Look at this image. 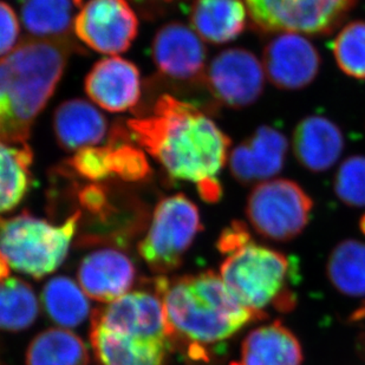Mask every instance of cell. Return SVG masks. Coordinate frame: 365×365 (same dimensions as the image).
<instances>
[{
  "label": "cell",
  "instance_id": "ba28073f",
  "mask_svg": "<svg viewBox=\"0 0 365 365\" xmlns=\"http://www.w3.org/2000/svg\"><path fill=\"white\" fill-rule=\"evenodd\" d=\"M252 24L262 32L329 35L338 28L356 0H244Z\"/></svg>",
  "mask_w": 365,
  "mask_h": 365
},
{
  "label": "cell",
  "instance_id": "e575fe53",
  "mask_svg": "<svg viewBox=\"0 0 365 365\" xmlns=\"http://www.w3.org/2000/svg\"><path fill=\"white\" fill-rule=\"evenodd\" d=\"M10 269V265L7 264L6 259L4 258L3 255L0 253V282L9 278Z\"/></svg>",
  "mask_w": 365,
  "mask_h": 365
},
{
  "label": "cell",
  "instance_id": "2e32d148",
  "mask_svg": "<svg viewBox=\"0 0 365 365\" xmlns=\"http://www.w3.org/2000/svg\"><path fill=\"white\" fill-rule=\"evenodd\" d=\"M77 276L86 296L108 304L128 293L134 283L136 269L123 252L103 248L83 259Z\"/></svg>",
  "mask_w": 365,
  "mask_h": 365
},
{
  "label": "cell",
  "instance_id": "484cf974",
  "mask_svg": "<svg viewBox=\"0 0 365 365\" xmlns=\"http://www.w3.org/2000/svg\"><path fill=\"white\" fill-rule=\"evenodd\" d=\"M327 273L338 292L365 297V242L354 239L339 242L329 257Z\"/></svg>",
  "mask_w": 365,
  "mask_h": 365
},
{
  "label": "cell",
  "instance_id": "52a82bcc",
  "mask_svg": "<svg viewBox=\"0 0 365 365\" xmlns=\"http://www.w3.org/2000/svg\"><path fill=\"white\" fill-rule=\"evenodd\" d=\"M314 202L292 180L272 179L258 183L248 195L246 215L262 238L289 242L305 230Z\"/></svg>",
  "mask_w": 365,
  "mask_h": 365
},
{
  "label": "cell",
  "instance_id": "8fae6325",
  "mask_svg": "<svg viewBox=\"0 0 365 365\" xmlns=\"http://www.w3.org/2000/svg\"><path fill=\"white\" fill-rule=\"evenodd\" d=\"M265 80L262 63L255 53L246 48H230L210 61L203 82L219 103L242 109L262 96Z\"/></svg>",
  "mask_w": 365,
  "mask_h": 365
},
{
  "label": "cell",
  "instance_id": "cb8c5ba5",
  "mask_svg": "<svg viewBox=\"0 0 365 365\" xmlns=\"http://www.w3.org/2000/svg\"><path fill=\"white\" fill-rule=\"evenodd\" d=\"M26 365H89V352L71 331L50 329L29 345Z\"/></svg>",
  "mask_w": 365,
  "mask_h": 365
},
{
  "label": "cell",
  "instance_id": "d6986e66",
  "mask_svg": "<svg viewBox=\"0 0 365 365\" xmlns=\"http://www.w3.org/2000/svg\"><path fill=\"white\" fill-rule=\"evenodd\" d=\"M244 0H194L190 24L203 41L227 44L238 38L247 23Z\"/></svg>",
  "mask_w": 365,
  "mask_h": 365
},
{
  "label": "cell",
  "instance_id": "f1b7e54d",
  "mask_svg": "<svg viewBox=\"0 0 365 365\" xmlns=\"http://www.w3.org/2000/svg\"><path fill=\"white\" fill-rule=\"evenodd\" d=\"M334 56L345 75L365 81V21H350L341 28L334 41Z\"/></svg>",
  "mask_w": 365,
  "mask_h": 365
},
{
  "label": "cell",
  "instance_id": "44dd1931",
  "mask_svg": "<svg viewBox=\"0 0 365 365\" xmlns=\"http://www.w3.org/2000/svg\"><path fill=\"white\" fill-rule=\"evenodd\" d=\"M90 341L102 365H165L172 346L134 341L91 323Z\"/></svg>",
  "mask_w": 365,
  "mask_h": 365
},
{
  "label": "cell",
  "instance_id": "7402d4cb",
  "mask_svg": "<svg viewBox=\"0 0 365 365\" xmlns=\"http://www.w3.org/2000/svg\"><path fill=\"white\" fill-rule=\"evenodd\" d=\"M82 7L83 0H23L21 24L29 37L66 38Z\"/></svg>",
  "mask_w": 365,
  "mask_h": 365
},
{
  "label": "cell",
  "instance_id": "e0dca14e",
  "mask_svg": "<svg viewBox=\"0 0 365 365\" xmlns=\"http://www.w3.org/2000/svg\"><path fill=\"white\" fill-rule=\"evenodd\" d=\"M344 143L341 128L319 115L303 118L293 131V154L310 172H327L332 168L343 154Z\"/></svg>",
  "mask_w": 365,
  "mask_h": 365
},
{
  "label": "cell",
  "instance_id": "d4e9b609",
  "mask_svg": "<svg viewBox=\"0 0 365 365\" xmlns=\"http://www.w3.org/2000/svg\"><path fill=\"white\" fill-rule=\"evenodd\" d=\"M41 302L48 317L63 327H76L90 314V302L81 285L68 277H55L44 286Z\"/></svg>",
  "mask_w": 365,
  "mask_h": 365
},
{
  "label": "cell",
  "instance_id": "4dcf8cb0",
  "mask_svg": "<svg viewBox=\"0 0 365 365\" xmlns=\"http://www.w3.org/2000/svg\"><path fill=\"white\" fill-rule=\"evenodd\" d=\"M68 165L83 179L90 181H101L113 176L109 145L80 149L71 156Z\"/></svg>",
  "mask_w": 365,
  "mask_h": 365
},
{
  "label": "cell",
  "instance_id": "603a6c76",
  "mask_svg": "<svg viewBox=\"0 0 365 365\" xmlns=\"http://www.w3.org/2000/svg\"><path fill=\"white\" fill-rule=\"evenodd\" d=\"M34 152L28 145L0 143V214L14 210L32 185Z\"/></svg>",
  "mask_w": 365,
  "mask_h": 365
},
{
  "label": "cell",
  "instance_id": "277c9868",
  "mask_svg": "<svg viewBox=\"0 0 365 365\" xmlns=\"http://www.w3.org/2000/svg\"><path fill=\"white\" fill-rule=\"evenodd\" d=\"M296 273V265L284 253L251 240L227 255L220 267L221 279L232 294L260 314L269 307L280 312L292 310Z\"/></svg>",
  "mask_w": 365,
  "mask_h": 365
},
{
  "label": "cell",
  "instance_id": "5bb4252c",
  "mask_svg": "<svg viewBox=\"0 0 365 365\" xmlns=\"http://www.w3.org/2000/svg\"><path fill=\"white\" fill-rule=\"evenodd\" d=\"M287 152L285 135L262 125L230 153V172L242 185L265 182L282 172Z\"/></svg>",
  "mask_w": 365,
  "mask_h": 365
},
{
  "label": "cell",
  "instance_id": "ac0fdd59",
  "mask_svg": "<svg viewBox=\"0 0 365 365\" xmlns=\"http://www.w3.org/2000/svg\"><path fill=\"white\" fill-rule=\"evenodd\" d=\"M53 131L58 145L68 152L100 145L107 138L108 121L88 101H66L53 114Z\"/></svg>",
  "mask_w": 365,
  "mask_h": 365
},
{
  "label": "cell",
  "instance_id": "8992f818",
  "mask_svg": "<svg viewBox=\"0 0 365 365\" xmlns=\"http://www.w3.org/2000/svg\"><path fill=\"white\" fill-rule=\"evenodd\" d=\"M201 230L197 205L183 194L170 195L158 203L138 251L154 272H170L181 265Z\"/></svg>",
  "mask_w": 365,
  "mask_h": 365
},
{
  "label": "cell",
  "instance_id": "7a4b0ae2",
  "mask_svg": "<svg viewBox=\"0 0 365 365\" xmlns=\"http://www.w3.org/2000/svg\"><path fill=\"white\" fill-rule=\"evenodd\" d=\"M75 48L70 37H26L0 58V143L28 145Z\"/></svg>",
  "mask_w": 365,
  "mask_h": 365
},
{
  "label": "cell",
  "instance_id": "8d00e7d4",
  "mask_svg": "<svg viewBox=\"0 0 365 365\" xmlns=\"http://www.w3.org/2000/svg\"><path fill=\"white\" fill-rule=\"evenodd\" d=\"M165 1H172V0H165Z\"/></svg>",
  "mask_w": 365,
  "mask_h": 365
},
{
  "label": "cell",
  "instance_id": "6da1fadb",
  "mask_svg": "<svg viewBox=\"0 0 365 365\" xmlns=\"http://www.w3.org/2000/svg\"><path fill=\"white\" fill-rule=\"evenodd\" d=\"M127 128L172 179L194 183L207 202L220 200L219 175L228 161L231 138L197 106L163 95L152 114L128 120Z\"/></svg>",
  "mask_w": 365,
  "mask_h": 365
},
{
  "label": "cell",
  "instance_id": "4fadbf2b",
  "mask_svg": "<svg viewBox=\"0 0 365 365\" xmlns=\"http://www.w3.org/2000/svg\"><path fill=\"white\" fill-rule=\"evenodd\" d=\"M322 58L304 35L284 32L269 39L262 52L266 77L277 88L300 90L316 80Z\"/></svg>",
  "mask_w": 365,
  "mask_h": 365
},
{
  "label": "cell",
  "instance_id": "9a60e30c",
  "mask_svg": "<svg viewBox=\"0 0 365 365\" xmlns=\"http://www.w3.org/2000/svg\"><path fill=\"white\" fill-rule=\"evenodd\" d=\"M84 90L93 103L109 113H123L138 106L142 95L138 66L118 56L102 58L91 68Z\"/></svg>",
  "mask_w": 365,
  "mask_h": 365
},
{
  "label": "cell",
  "instance_id": "9c48e42d",
  "mask_svg": "<svg viewBox=\"0 0 365 365\" xmlns=\"http://www.w3.org/2000/svg\"><path fill=\"white\" fill-rule=\"evenodd\" d=\"M91 323L134 341L173 346L163 298L156 289L125 293L95 311Z\"/></svg>",
  "mask_w": 365,
  "mask_h": 365
},
{
  "label": "cell",
  "instance_id": "1f68e13d",
  "mask_svg": "<svg viewBox=\"0 0 365 365\" xmlns=\"http://www.w3.org/2000/svg\"><path fill=\"white\" fill-rule=\"evenodd\" d=\"M21 21L14 9L0 0V58L10 53L18 44Z\"/></svg>",
  "mask_w": 365,
  "mask_h": 365
},
{
  "label": "cell",
  "instance_id": "d590c367",
  "mask_svg": "<svg viewBox=\"0 0 365 365\" xmlns=\"http://www.w3.org/2000/svg\"><path fill=\"white\" fill-rule=\"evenodd\" d=\"M361 230H362L363 233L365 235V215L363 217L362 220H361Z\"/></svg>",
  "mask_w": 365,
  "mask_h": 365
},
{
  "label": "cell",
  "instance_id": "83f0119b",
  "mask_svg": "<svg viewBox=\"0 0 365 365\" xmlns=\"http://www.w3.org/2000/svg\"><path fill=\"white\" fill-rule=\"evenodd\" d=\"M109 147L111 152L113 175L124 181H140L149 175L150 165L143 149L131 143L129 131L121 125H115L110 131Z\"/></svg>",
  "mask_w": 365,
  "mask_h": 365
},
{
  "label": "cell",
  "instance_id": "d6a6232c",
  "mask_svg": "<svg viewBox=\"0 0 365 365\" xmlns=\"http://www.w3.org/2000/svg\"><path fill=\"white\" fill-rule=\"evenodd\" d=\"M250 240H251V237L246 228V225L235 221L230 227L222 232V235H220V239L217 242V247L222 253L230 255Z\"/></svg>",
  "mask_w": 365,
  "mask_h": 365
},
{
  "label": "cell",
  "instance_id": "7c38bea8",
  "mask_svg": "<svg viewBox=\"0 0 365 365\" xmlns=\"http://www.w3.org/2000/svg\"><path fill=\"white\" fill-rule=\"evenodd\" d=\"M152 58L163 76L176 82L203 83L207 69L205 41L193 29L172 21L156 32Z\"/></svg>",
  "mask_w": 365,
  "mask_h": 365
},
{
  "label": "cell",
  "instance_id": "3957f363",
  "mask_svg": "<svg viewBox=\"0 0 365 365\" xmlns=\"http://www.w3.org/2000/svg\"><path fill=\"white\" fill-rule=\"evenodd\" d=\"M155 289L163 298L173 343L183 341L193 359L206 357L207 346L227 341L252 322L265 318L244 307L210 271L173 280L160 277Z\"/></svg>",
  "mask_w": 365,
  "mask_h": 365
},
{
  "label": "cell",
  "instance_id": "4316f807",
  "mask_svg": "<svg viewBox=\"0 0 365 365\" xmlns=\"http://www.w3.org/2000/svg\"><path fill=\"white\" fill-rule=\"evenodd\" d=\"M38 311L31 286L18 278L0 282V330H25L35 323Z\"/></svg>",
  "mask_w": 365,
  "mask_h": 365
},
{
  "label": "cell",
  "instance_id": "836d02e7",
  "mask_svg": "<svg viewBox=\"0 0 365 365\" xmlns=\"http://www.w3.org/2000/svg\"><path fill=\"white\" fill-rule=\"evenodd\" d=\"M80 199L83 206L95 213L102 212L104 206L107 205V197L101 187H86L81 190Z\"/></svg>",
  "mask_w": 365,
  "mask_h": 365
},
{
  "label": "cell",
  "instance_id": "ffe728a7",
  "mask_svg": "<svg viewBox=\"0 0 365 365\" xmlns=\"http://www.w3.org/2000/svg\"><path fill=\"white\" fill-rule=\"evenodd\" d=\"M298 338L280 322L262 325L246 336L238 365H302Z\"/></svg>",
  "mask_w": 365,
  "mask_h": 365
},
{
  "label": "cell",
  "instance_id": "30bf717a",
  "mask_svg": "<svg viewBox=\"0 0 365 365\" xmlns=\"http://www.w3.org/2000/svg\"><path fill=\"white\" fill-rule=\"evenodd\" d=\"M73 32L93 51L118 56L138 37V18L128 0H89L75 18Z\"/></svg>",
  "mask_w": 365,
  "mask_h": 365
},
{
  "label": "cell",
  "instance_id": "f546056e",
  "mask_svg": "<svg viewBox=\"0 0 365 365\" xmlns=\"http://www.w3.org/2000/svg\"><path fill=\"white\" fill-rule=\"evenodd\" d=\"M334 188L346 206L365 207V156H350L339 165Z\"/></svg>",
  "mask_w": 365,
  "mask_h": 365
},
{
  "label": "cell",
  "instance_id": "5b68a950",
  "mask_svg": "<svg viewBox=\"0 0 365 365\" xmlns=\"http://www.w3.org/2000/svg\"><path fill=\"white\" fill-rule=\"evenodd\" d=\"M80 210L61 225L24 213L0 217V253L11 269L43 278L62 265L81 219Z\"/></svg>",
  "mask_w": 365,
  "mask_h": 365
}]
</instances>
